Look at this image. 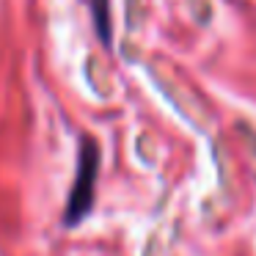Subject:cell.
<instances>
[{"instance_id":"cell-2","label":"cell","mask_w":256,"mask_h":256,"mask_svg":"<svg viewBox=\"0 0 256 256\" xmlns=\"http://www.w3.org/2000/svg\"><path fill=\"white\" fill-rule=\"evenodd\" d=\"M94 3V20H96V30H100L102 42H110V17H108V0H91Z\"/></svg>"},{"instance_id":"cell-1","label":"cell","mask_w":256,"mask_h":256,"mask_svg":"<svg viewBox=\"0 0 256 256\" xmlns=\"http://www.w3.org/2000/svg\"><path fill=\"white\" fill-rule=\"evenodd\" d=\"M100 174V146L94 138H80L78 149V171H74V182L66 198V210H64V223L74 226L91 212L94 204V182Z\"/></svg>"}]
</instances>
